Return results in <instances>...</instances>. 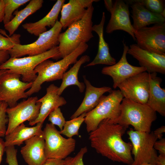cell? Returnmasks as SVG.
Here are the masks:
<instances>
[{"label":"cell","mask_w":165,"mask_h":165,"mask_svg":"<svg viewBox=\"0 0 165 165\" xmlns=\"http://www.w3.org/2000/svg\"><path fill=\"white\" fill-rule=\"evenodd\" d=\"M127 128L107 119L103 120L96 130L89 133L91 147L114 162L131 165L134 161L132 146L131 142H126L122 138Z\"/></svg>","instance_id":"1"},{"label":"cell","mask_w":165,"mask_h":165,"mask_svg":"<svg viewBox=\"0 0 165 165\" xmlns=\"http://www.w3.org/2000/svg\"><path fill=\"white\" fill-rule=\"evenodd\" d=\"M88 47L86 43H82L72 53L61 60L54 62L48 59L39 64L34 69L38 75L31 88L26 91L27 96H30L38 92L45 82L62 79L69 66L75 63L78 57L86 50Z\"/></svg>","instance_id":"2"},{"label":"cell","mask_w":165,"mask_h":165,"mask_svg":"<svg viewBox=\"0 0 165 165\" xmlns=\"http://www.w3.org/2000/svg\"><path fill=\"white\" fill-rule=\"evenodd\" d=\"M94 10L91 5L81 19L72 24L65 32L60 34L57 59L68 56L81 43H86L94 37L92 30Z\"/></svg>","instance_id":"3"},{"label":"cell","mask_w":165,"mask_h":165,"mask_svg":"<svg viewBox=\"0 0 165 165\" xmlns=\"http://www.w3.org/2000/svg\"><path fill=\"white\" fill-rule=\"evenodd\" d=\"M156 112L146 104L123 98L121 104L120 115L114 123L127 128L131 125L135 130L150 132L152 123L157 119Z\"/></svg>","instance_id":"4"},{"label":"cell","mask_w":165,"mask_h":165,"mask_svg":"<svg viewBox=\"0 0 165 165\" xmlns=\"http://www.w3.org/2000/svg\"><path fill=\"white\" fill-rule=\"evenodd\" d=\"M123 98L119 90H112L96 107L87 112L84 122L87 132L90 133L96 130L105 119L114 123L120 115Z\"/></svg>","instance_id":"5"},{"label":"cell","mask_w":165,"mask_h":165,"mask_svg":"<svg viewBox=\"0 0 165 165\" xmlns=\"http://www.w3.org/2000/svg\"><path fill=\"white\" fill-rule=\"evenodd\" d=\"M59 53L58 46H56L41 54L23 58L11 57L0 66V69L7 70L9 72L19 74L22 76L25 82H33L37 77L34 69L43 61L52 58L57 59Z\"/></svg>","instance_id":"6"},{"label":"cell","mask_w":165,"mask_h":165,"mask_svg":"<svg viewBox=\"0 0 165 165\" xmlns=\"http://www.w3.org/2000/svg\"><path fill=\"white\" fill-rule=\"evenodd\" d=\"M62 26L57 20L50 30L40 34L35 42L27 45L16 44L9 50L11 57L19 58L22 56L37 55L43 53L57 46L59 42V36Z\"/></svg>","instance_id":"7"},{"label":"cell","mask_w":165,"mask_h":165,"mask_svg":"<svg viewBox=\"0 0 165 165\" xmlns=\"http://www.w3.org/2000/svg\"><path fill=\"white\" fill-rule=\"evenodd\" d=\"M132 146L134 161L131 165H140L144 163L155 164L158 155L154 148L157 138L153 131L141 132L132 129L127 132Z\"/></svg>","instance_id":"8"},{"label":"cell","mask_w":165,"mask_h":165,"mask_svg":"<svg viewBox=\"0 0 165 165\" xmlns=\"http://www.w3.org/2000/svg\"><path fill=\"white\" fill-rule=\"evenodd\" d=\"M43 131L47 159L64 160L75 150V140L63 137L54 125L47 123Z\"/></svg>","instance_id":"9"},{"label":"cell","mask_w":165,"mask_h":165,"mask_svg":"<svg viewBox=\"0 0 165 165\" xmlns=\"http://www.w3.org/2000/svg\"><path fill=\"white\" fill-rule=\"evenodd\" d=\"M20 76L7 70L0 76V102H6L12 108L20 99L28 97L26 90L31 88L32 82L21 81Z\"/></svg>","instance_id":"10"},{"label":"cell","mask_w":165,"mask_h":165,"mask_svg":"<svg viewBox=\"0 0 165 165\" xmlns=\"http://www.w3.org/2000/svg\"><path fill=\"white\" fill-rule=\"evenodd\" d=\"M137 45L141 49L165 55V23L155 24L135 30Z\"/></svg>","instance_id":"11"},{"label":"cell","mask_w":165,"mask_h":165,"mask_svg":"<svg viewBox=\"0 0 165 165\" xmlns=\"http://www.w3.org/2000/svg\"><path fill=\"white\" fill-rule=\"evenodd\" d=\"M38 100L37 97H29L14 107L7 108L6 113L8 121L6 135L25 121L31 122L37 118L41 106Z\"/></svg>","instance_id":"12"},{"label":"cell","mask_w":165,"mask_h":165,"mask_svg":"<svg viewBox=\"0 0 165 165\" xmlns=\"http://www.w3.org/2000/svg\"><path fill=\"white\" fill-rule=\"evenodd\" d=\"M123 98L142 104H147L149 87V73L146 71L127 79L118 86Z\"/></svg>","instance_id":"13"},{"label":"cell","mask_w":165,"mask_h":165,"mask_svg":"<svg viewBox=\"0 0 165 165\" xmlns=\"http://www.w3.org/2000/svg\"><path fill=\"white\" fill-rule=\"evenodd\" d=\"M123 50L122 56L119 61L112 65L103 67L101 73L110 76L112 79L114 89L127 79L139 73L146 71L142 67L133 66L130 64L127 59L128 46L123 42Z\"/></svg>","instance_id":"14"},{"label":"cell","mask_w":165,"mask_h":165,"mask_svg":"<svg viewBox=\"0 0 165 165\" xmlns=\"http://www.w3.org/2000/svg\"><path fill=\"white\" fill-rule=\"evenodd\" d=\"M110 13L111 16L106 28V32L111 34L116 30H122L135 40V30L130 21L128 4L123 0H116Z\"/></svg>","instance_id":"15"},{"label":"cell","mask_w":165,"mask_h":165,"mask_svg":"<svg viewBox=\"0 0 165 165\" xmlns=\"http://www.w3.org/2000/svg\"><path fill=\"white\" fill-rule=\"evenodd\" d=\"M127 53L138 61L140 67L148 73L165 74V55H161L143 50L137 44L130 46Z\"/></svg>","instance_id":"16"},{"label":"cell","mask_w":165,"mask_h":165,"mask_svg":"<svg viewBox=\"0 0 165 165\" xmlns=\"http://www.w3.org/2000/svg\"><path fill=\"white\" fill-rule=\"evenodd\" d=\"M20 152L28 165H42L47 159L45 152L43 131L25 141Z\"/></svg>","instance_id":"17"},{"label":"cell","mask_w":165,"mask_h":165,"mask_svg":"<svg viewBox=\"0 0 165 165\" xmlns=\"http://www.w3.org/2000/svg\"><path fill=\"white\" fill-rule=\"evenodd\" d=\"M83 77L86 88L85 96L79 106L71 117V119L93 109L105 97V96L103 95L104 94L107 92L110 93L112 90L110 87L94 86L86 78L85 75H83Z\"/></svg>","instance_id":"18"},{"label":"cell","mask_w":165,"mask_h":165,"mask_svg":"<svg viewBox=\"0 0 165 165\" xmlns=\"http://www.w3.org/2000/svg\"><path fill=\"white\" fill-rule=\"evenodd\" d=\"M58 89L59 87L53 84L47 88L46 94L37 101L41 103L38 115L34 121L29 122V125L33 126L39 122L43 123L52 111L66 104L64 98L58 94Z\"/></svg>","instance_id":"19"},{"label":"cell","mask_w":165,"mask_h":165,"mask_svg":"<svg viewBox=\"0 0 165 165\" xmlns=\"http://www.w3.org/2000/svg\"><path fill=\"white\" fill-rule=\"evenodd\" d=\"M97 0H70L63 6L59 22L62 28L65 29L73 23L81 19L85 14L87 9Z\"/></svg>","instance_id":"20"},{"label":"cell","mask_w":165,"mask_h":165,"mask_svg":"<svg viewBox=\"0 0 165 165\" xmlns=\"http://www.w3.org/2000/svg\"><path fill=\"white\" fill-rule=\"evenodd\" d=\"M126 2L131 5V17L133 20L132 26L135 30L151 24L165 23V18L160 14L151 12L137 0H128Z\"/></svg>","instance_id":"21"},{"label":"cell","mask_w":165,"mask_h":165,"mask_svg":"<svg viewBox=\"0 0 165 165\" xmlns=\"http://www.w3.org/2000/svg\"><path fill=\"white\" fill-rule=\"evenodd\" d=\"M149 73V87L147 103L151 108L163 116H165V90L161 87V78L157 73Z\"/></svg>","instance_id":"22"},{"label":"cell","mask_w":165,"mask_h":165,"mask_svg":"<svg viewBox=\"0 0 165 165\" xmlns=\"http://www.w3.org/2000/svg\"><path fill=\"white\" fill-rule=\"evenodd\" d=\"M105 20V13L103 12L99 24L93 26L92 31L96 32L99 37L98 50L94 60L84 67L98 64H104L111 66L116 63V60L111 56L108 45L105 41L104 37V27Z\"/></svg>","instance_id":"23"},{"label":"cell","mask_w":165,"mask_h":165,"mask_svg":"<svg viewBox=\"0 0 165 165\" xmlns=\"http://www.w3.org/2000/svg\"><path fill=\"white\" fill-rule=\"evenodd\" d=\"M65 2L64 0H57L51 10L43 18L34 23H26L22 25V27L30 34L38 36L47 31L46 27L52 28L54 25Z\"/></svg>","instance_id":"24"},{"label":"cell","mask_w":165,"mask_h":165,"mask_svg":"<svg viewBox=\"0 0 165 165\" xmlns=\"http://www.w3.org/2000/svg\"><path fill=\"white\" fill-rule=\"evenodd\" d=\"M36 124L34 127H28L23 123L17 126L9 134L5 136L6 147L20 146L24 141L42 132L43 123L39 122Z\"/></svg>","instance_id":"25"},{"label":"cell","mask_w":165,"mask_h":165,"mask_svg":"<svg viewBox=\"0 0 165 165\" xmlns=\"http://www.w3.org/2000/svg\"><path fill=\"white\" fill-rule=\"evenodd\" d=\"M90 57L87 55L82 56L77 61L71 68L63 74L62 82L59 87L58 94L61 95L64 90L68 86L71 85L77 86L80 92H83L85 88L83 82H80L78 79V73L79 69L83 64L89 62Z\"/></svg>","instance_id":"26"},{"label":"cell","mask_w":165,"mask_h":165,"mask_svg":"<svg viewBox=\"0 0 165 165\" xmlns=\"http://www.w3.org/2000/svg\"><path fill=\"white\" fill-rule=\"evenodd\" d=\"M42 0H30L28 4L23 9L15 11V16L7 24L4 25L5 29L9 33V36L13 35L21 23L30 15L34 13L42 7Z\"/></svg>","instance_id":"27"},{"label":"cell","mask_w":165,"mask_h":165,"mask_svg":"<svg viewBox=\"0 0 165 165\" xmlns=\"http://www.w3.org/2000/svg\"><path fill=\"white\" fill-rule=\"evenodd\" d=\"M86 113H83L77 117L66 121L63 129L60 131V133L68 138L78 136L79 128L84 121Z\"/></svg>","instance_id":"28"},{"label":"cell","mask_w":165,"mask_h":165,"mask_svg":"<svg viewBox=\"0 0 165 165\" xmlns=\"http://www.w3.org/2000/svg\"><path fill=\"white\" fill-rule=\"evenodd\" d=\"M5 3V16L3 21L5 25L13 18L14 11L21 6L30 1L29 0H4Z\"/></svg>","instance_id":"29"},{"label":"cell","mask_w":165,"mask_h":165,"mask_svg":"<svg viewBox=\"0 0 165 165\" xmlns=\"http://www.w3.org/2000/svg\"><path fill=\"white\" fill-rule=\"evenodd\" d=\"M6 36H3L0 32V50L9 51L12 49L15 45L20 44V34H14L10 36L7 35Z\"/></svg>","instance_id":"30"},{"label":"cell","mask_w":165,"mask_h":165,"mask_svg":"<svg viewBox=\"0 0 165 165\" xmlns=\"http://www.w3.org/2000/svg\"><path fill=\"white\" fill-rule=\"evenodd\" d=\"M151 12L160 14L165 9L164 0H137Z\"/></svg>","instance_id":"31"},{"label":"cell","mask_w":165,"mask_h":165,"mask_svg":"<svg viewBox=\"0 0 165 165\" xmlns=\"http://www.w3.org/2000/svg\"><path fill=\"white\" fill-rule=\"evenodd\" d=\"M48 120L51 124L57 126L61 130L66 122L64 118L58 107L55 108L48 115Z\"/></svg>","instance_id":"32"},{"label":"cell","mask_w":165,"mask_h":165,"mask_svg":"<svg viewBox=\"0 0 165 165\" xmlns=\"http://www.w3.org/2000/svg\"><path fill=\"white\" fill-rule=\"evenodd\" d=\"M8 106L6 102H1L0 105V138L6 136L7 130L6 125L8 121L6 113Z\"/></svg>","instance_id":"33"},{"label":"cell","mask_w":165,"mask_h":165,"mask_svg":"<svg viewBox=\"0 0 165 165\" xmlns=\"http://www.w3.org/2000/svg\"><path fill=\"white\" fill-rule=\"evenodd\" d=\"M87 150L86 147L82 148L75 156L67 157L64 159V165H84L83 158Z\"/></svg>","instance_id":"34"},{"label":"cell","mask_w":165,"mask_h":165,"mask_svg":"<svg viewBox=\"0 0 165 165\" xmlns=\"http://www.w3.org/2000/svg\"><path fill=\"white\" fill-rule=\"evenodd\" d=\"M5 152L6 154V162L8 165H19L17 158V149L14 146L6 147Z\"/></svg>","instance_id":"35"},{"label":"cell","mask_w":165,"mask_h":165,"mask_svg":"<svg viewBox=\"0 0 165 165\" xmlns=\"http://www.w3.org/2000/svg\"><path fill=\"white\" fill-rule=\"evenodd\" d=\"M154 148L158 151L160 154H165V139L164 138L156 141L155 143Z\"/></svg>","instance_id":"36"},{"label":"cell","mask_w":165,"mask_h":165,"mask_svg":"<svg viewBox=\"0 0 165 165\" xmlns=\"http://www.w3.org/2000/svg\"><path fill=\"white\" fill-rule=\"evenodd\" d=\"M64 160L47 159L42 165H64Z\"/></svg>","instance_id":"37"},{"label":"cell","mask_w":165,"mask_h":165,"mask_svg":"<svg viewBox=\"0 0 165 165\" xmlns=\"http://www.w3.org/2000/svg\"><path fill=\"white\" fill-rule=\"evenodd\" d=\"M9 57L8 51L0 50V66L7 61Z\"/></svg>","instance_id":"38"},{"label":"cell","mask_w":165,"mask_h":165,"mask_svg":"<svg viewBox=\"0 0 165 165\" xmlns=\"http://www.w3.org/2000/svg\"><path fill=\"white\" fill-rule=\"evenodd\" d=\"M165 132V126H162L159 127L153 132L157 139H160L162 138L163 133Z\"/></svg>","instance_id":"39"},{"label":"cell","mask_w":165,"mask_h":165,"mask_svg":"<svg viewBox=\"0 0 165 165\" xmlns=\"http://www.w3.org/2000/svg\"><path fill=\"white\" fill-rule=\"evenodd\" d=\"M155 164L165 165V154H160L156 158Z\"/></svg>","instance_id":"40"},{"label":"cell","mask_w":165,"mask_h":165,"mask_svg":"<svg viewBox=\"0 0 165 165\" xmlns=\"http://www.w3.org/2000/svg\"><path fill=\"white\" fill-rule=\"evenodd\" d=\"M5 3L4 0H0V23L3 21L4 16Z\"/></svg>","instance_id":"41"},{"label":"cell","mask_w":165,"mask_h":165,"mask_svg":"<svg viewBox=\"0 0 165 165\" xmlns=\"http://www.w3.org/2000/svg\"><path fill=\"white\" fill-rule=\"evenodd\" d=\"M6 147L5 141L0 138V165L2 161L3 155L5 152Z\"/></svg>","instance_id":"42"},{"label":"cell","mask_w":165,"mask_h":165,"mask_svg":"<svg viewBox=\"0 0 165 165\" xmlns=\"http://www.w3.org/2000/svg\"><path fill=\"white\" fill-rule=\"evenodd\" d=\"M104 2L105 6L107 10L110 12L112 9L114 4L112 1L111 0H105Z\"/></svg>","instance_id":"43"},{"label":"cell","mask_w":165,"mask_h":165,"mask_svg":"<svg viewBox=\"0 0 165 165\" xmlns=\"http://www.w3.org/2000/svg\"><path fill=\"white\" fill-rule=\"evenodd\" d=\"M140 165H156L155 164L151 163H142Z\"/></svg>","instance_id":"44"},{"label":"cell","mask_w":165,"mask_h":165,"mask_svg":"<svg viewBox=\"0 0 165 165\" xmlns=\"http://www.w3.org/2000/svg\"><path fill=\"white\" fill-rule=\"evenodd\" d=\"M6 70L5 69H0V76L4 72H5ZM1 102H0V105L1 104Z\"/></svg>","instance_id":"45"}]
</instances>
